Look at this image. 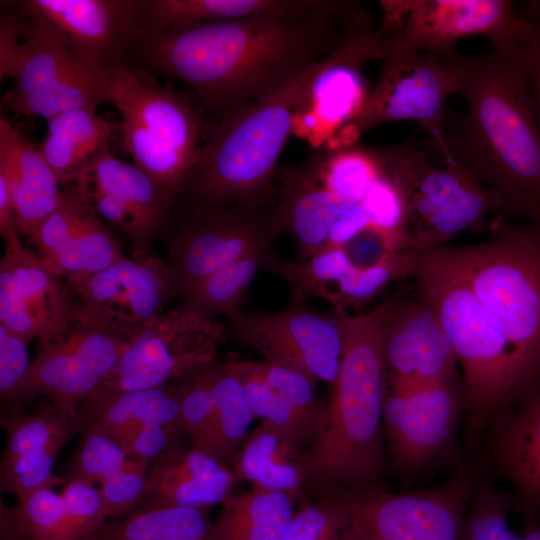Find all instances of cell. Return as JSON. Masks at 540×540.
I'll return each instance as SVG.
<instances>
[{"label":"cell","instance_id":"cell-1","mask_svg":"<svg viewBox=\"0 0 540 540\" xmlns=\"http://www.w3.org/2000/svg\"><path fill=\"white\" fill-rule=\"evenodd\" d=\"M358 1L301 0L292 9L165 30L139 29L128 62L191 86L220 118L276 92L315 63L372 33Z\"/></svg>","mask_w":540,"mask_h":540},{"label":"cell","instance_id":"cell-2","mask_svg":"<svg viewBox=\"0 0 540 540\" xmlns=\"http://www.w3.org/2000/svg\"><path fill=\"white\" fill-rule=\"evenodd\" d=\"M467 112L448 109L425 148L467 168L491 191L504 216L540 224V129L529 77L515 51L450 53Z\"/></svg>","mask_w":540,"mask_h":540},{"label":"cell","instance_id":"cell-3","mask_svg":"<svg viewBox=\"0 0 540 540\" xmlns=\"http://www.w3.org/2000/svg\"><path fill=\"white\" fill-rule=\"evenodd\" d=\"M382 56L383 35L375 30L271 95L223 115L207 130L183 192L193 202L270 203L280 153L319 82L338 67Z\"/></svg>","mask_w":540,"mask_h":540},{"label":"cell","instance_id":"cell-4","mask_svg":"<svg viewBox=\"0 0 540 540\" xmlns=\"http://www.w3.org/2000/svg\"><path fill=\"white\" fill-rule=\"evenodd\" d=\"M403 294L397 291L368 311L345 314L332 396L306 454L309 479L355 488L371 486L381 476L388 391L384 336Z\"/></svg>","mask_w":540,"mask_h":540},{"label":"cell","instance_id":"cell-5","mask_svg":"<svg viewBox=\"0 0 540 540\" xmlns=\"http://www.w3.org/2000/svg\"><path fill=\"white\" fill-rule=\"evenodd\" d=\"M411 279L456 351L470 433L477 434L528 398L512 350L496 318L442 246L420 249Z\"/></svg>","mask_w":540,"mask_h":540},{"label":"cell","instance_id":"cell-6","mask_svg":"<svg viewBox=\"0 0 540 540\" xmlns=\"http://www.w3.org/2000/svg\"><path fill=\"white\" fill-rule=\"evenodd\" d=\"M489 240L442 249L496 318L528 397L540 390V224L498 217Z\"/></svg>","mask_w":540,"mask_h":540},{"label":"cell","instance_id":"cell-7","mask_svg":"<svg viewBox=\"0 0 540 540\" xmlns=\"http://www.w3.org/2000/svg\"><path fill=\"white\" fill-rule=\"evenodd\" d=\"M105 102L121 114V143L135 165L173 200L205 141L202 108L128 61L99 74Z\"/></svg>","mask_w":540,"mask_h":540},{"label":"cell","instance_id":"cell-8","mask_svg":"<svg viewBox=\"0 0 540 540\" xmlns=\"http://www.w3.org/2000/svg\"><path fill=\"white\" fill-rule=\"evenodd\" d=\"M383 170L382 147L358 144L330 146L300 164L277 168L273 216L279 234L295 241V261L323 249L334 224L363 202Z\"/></svg>","mask_w":540,"mask_h":540},{"label":"cell","instance_id":"cell-9","mask_svg":"<svg viewBox=\"0 0 540 540\" xmlns=\"http://www.w3.org/2000/svg\"><path fill=\"white\" fill-rule=\"evenodd\" d=\"M388 173L404 198L408 232L417 248L443 246L457 234L487 229L485 218L501 206L467 168L444 154L437 165L412 144L383 147Z\"/></svg>","mask_w":540,"mask_h":540},{"label":"cell","instance_id":"cell-10","mask_svg":"<svg viewBox=\"0 0 540 540\" xmlns=\"http://www.w3.org/2000/svg\"><path fill=\"white\" fill-rule=\"evenodd\" d=\"M279 236L270 203L194 202L169 240L168 266L183 298L208 277Z\"/></svg>","mask_w":540,"mask_h":540},{"label":"cell","instance_id":"cell-11","mask_svg":"<svg viewBox=\"0 0 540 540\" xmlns=\"http://www.w3.org/2000/svg\"><path fill=\"white\" fill-rule=\"evenodd\" d=\"M386 47L444 55L466 37L484 36L493 49L517 50L530 26L510 0L378 1Z\"/></svg>","mask_w":540,"mask_h":540},{"label":"cell","instance_id":"cell-12","mask_svg":"<svg viewBox=\"0 0 540 540\" xmlns=\"http://www.w3.org/2000/svg\"><path fill=\"white\" fill-rule=\"evenodd\" d=\"M381 61L375 86L337 130V145L357 144L356 140L367 130L399 120L417 123L430 137L441 133L448 112L447 98L457 93L450 53L421 55L385 44Z\"/></svg>","mask_w":540,"mask_h":540},{"label":"cell","instance_id":"cell-13","mask_svg":"<svg viewBox=\"0 0 540 540\" xmlns=\"http://www.w3.org/2000/svg\"><path fill=\"white\" fill-rule=\"evenodd\" d=\"M478 485L470 471L407 493L375 486L349 489L339 501L349 525L365 540H460L462 521Z\"/></svg>","mask_w":540,"mask_h":540},{"label":"cell","instance_id":"cell-14","mask_svg":"<svg viewBox=\"0 0 540 540\" xmlns=\"http://www.w3.org/2000/svg\"><path fill=\"white\" fill-rule=\"evenodd\" d=\"M224 324L183 304L163 312L126 344L100 389L132 391L166 385L216 360Z\"/></svg>","mask_w":540,"mask_h":540},{"label":"cell","instance_id":"cell-15","mask_svg":"<svg viewBox=\"0 0 540 540\" xmlns=\"http://www.w3.org/2000/svg\"><path fill=\"white\" fill-rule=\"evenodd\" d=\"M78 317L127 340L163 313L177 292L168 263L151 249L133 251L94 274L66 280Z\"/></svg>","mask_w":540,"mask_h":540},{"label":"cell","instance_id":"cell-16","mask_svg":"<svg viewBox=\"0 0 540 540\" xmlns=\"http://www.w3.org/2000/svg\"><path fill=\"white\" fill-rule=\"evenodd\" d=\"M347 311H319L305 305L266 313L242 312L231 319L234 335L269 363L333 385L343 345Z\"/></svg>","mask_w":540,"mask_h":540},{"label":"cell","instance_id":"cell-17","mask_svg":"<svg viewBox=\"0 0 540 540\" xmlns=\"http://www.w3.org/2000/svg\"><path fill=\"white\" fill-rule=\"evenodd\" d=\"M0 261V325L27 343L40 347L61 338L78 315L77 302L66 281L38 253L25 248L19 231L4 238Z\"/></svg>","mask_w":540,"mask_h":540},{"label":"cell","instance_id":"cell-18","mask_svg":"<svg viewBox=\"0 0 540 540\" xmlns=\"http://www.w3.org/2000/svg\"><path fill=\"white\" fill-rule=\"evenodd\" d=\"M127 342L122 335L77 316L68 331L40 347L31 362L27 379L29 400L45 395L62 408L78 409L103 386Z\"/></svg>","mask_w":540,"mask_h":540},{"label":"cell","instance_id":"cell-19","mask_svg":"<svg viewBox=\"0 0 540 540\" xmlns=\"http://www.w3.org/2000/svg\"><path fill=\"white\" fill-rule=\"evenodd\" d=\"M463 406V384L458 380L387 391L383 427L394 465L415 474L444 455L454 443Z\"/></svg>","mask_w":540,"mask_h":540},{"label":"cell","instance_id":"cell-20","mask_svg":"<svg viewBox=\"0 0 540 540\" xmlns=\"http://www.w3.org/2000/svg\"><path fill=\"white\" fill-rule=\"evenodd\" d=\"M19 5L51 25L77 59L99 75L128 61L147 0H25Z\"/></svg>","mask_w":540,"mask_h":540},{"label":"cell","instance_id":"cell-21","mask_svg":"<svg viewBox=\"0 0 540 540\" xmlns=\"http://www.w3.org/2000/svg\"><path fill=\"white\" fill-rule=\"evenodd\" d=\"M88 186L89 173L64 186L55 209L29 239L45 264L66 280L99 272L125 256L97 214Z\"/></svg>","mask_w":540,"mask_h":540},{"label":"cell","instance_id":"cell-22","mask_svg":"<svg viewBox=\"0 0 540 540\" xmlns=\"http://www.w3.org/2000/svg\"><path fill=\"white\" fill-rule=\"evenodd\" d=\"M384 358L389 392H407L457 379L456 351L426 301L401 297L386 326Z\"/></svg>","mask_w":540,"mask_h":540},{"label":"cell","instance_id":"cell-23","mask_svg":"<svg viewBox=\"0 0 540 540\" xmlns=\"http://www.w3.org/2000/svg\"><path fill=\"white\" fill-rule=\"evenodd\" d=\"M88 191L97 214L133 251L151 249L174 201L138 166L114 156L108 144L90 162Z\"/></svg>","mask_w":540,"mask_h":540},{"label":"cell","instance_id":"cell-24","mask_svg":"<svg viewBox=\"0 0 540 540\" xmlns=\"http://www.w3.org/2000/svg\"><path fill=\"white\" fill-rule=\"evenodd\" d=\"M7 441L0 463L1 489L17 497L36 489L66 483L53 473L58 452L81 431L78 409L62 408L53 402L32 414L1 417Z\"/></svg>","mask_w":540,"mask_h":540},{"label":"cell","instance_id":"cell-25","mask_svg":"<svg viewBox=\"0 0 540 540\" xmlns=\"http://www.w3.org/2000/svg\"><path fill=\"white\" fill-rule=\"evenodd\" d=\"M488 456L510 483L514 507L540 521V390L488 426Z\"/></svg>","mask_w":540,"mask_h":540},{"label":"cell","instance_id":"cell-26","mask_svg":"<svg viewBox=\"0 0 540 540\" xmlns=\"http://www.w3.org/2000/svg\"><path fill=\"white\" fill-rule=\"evenodd\" d=\"M237 478L231 468L204 451L174 449L153 463L141 503L143 508L204 509L222 503Z\"/></svg>","mask_w":540,"mask_h":540},{"label":"cell","instance_id":"cell-27","mask_svg":"<svg viewBox=\"0 0 540 540\" xmlns=\"http://www.w3.org/2000/svg\"><path fill=\"white\" fill-rule=\"evenodd\" d=\"M0 178L10 193L19 233L30 239L55 209L60 184L38 148L3 116Z\"/></svg>","mask_w":540,"mask_h":540},{"label":"cell","instance_id":"cell-28","mask_svg":"<svg viewBox=\"0 0 540 540\" xmlns=\"http://www.w3.org/2000/svg\"><path fill=\"white\" fill-rule=\"evenodd\" d=\"M84 71L91 70L77 59L64 38L45 20L22 9L19 45L0 68L1 80H15L8 92L17 96L35 93Z\"/></svg>","mask_w":540,"mask_h":540},{"label":"cell","instance_id":"cell-29","mask_svg":"<svg viewBox=\"0 0 540 540\" xmlns=\"http://www.w3.org/2000/svg\"><path fill=\"white\" fill-rule=\"evenodd\" d=\"M302 442L285 430L262 421L247 433L235 465L237 477L255 488L294 496L309 479Z\"/></svg>","mask_w":540,"mask_h":540},{"label":"cell","instance_id":"cell-30","mask_svg":"<svg viewBox=\"0 0 540 540\" xmlns=\"http://www.w3.org/2000/svg\"><path fill=\"white\" fill-rule=\"evenodd\" d=\"M47 123L39 153L60 185L75 184L89 173L92 158L108 144L113 127L96 109L85 107L59 114Z\"/></svg>","mask_w":540,"mask_h":540},{"label":"cell","instance_id":"cell-31","mask_svg":"<svg viewBox=\"0 0 540 540\" xmlns=\"http://www.w3.org/2000/svg\"><path fill=\"white\" fill-rule=\"evenodd\" d=\"M179 403L174 382L132 391L99 389L78 407L83 426L105 431L138 424H159L178 429ZM179 430V429H178Z\"/></svg>","mask_w":540,"mask_h":540},{"label":"cell","instance_id":"cell-32","mask_svg":"<svg viewBox=\"0 0 540 540\" xmlns=\"http://www.w3.org/2000/svg\"><path fill=\"white\" fill-rule=\"evenodd\" d=\"M292 498L255 487L229 495L210 524L209 540H282L294 515Z\"/></svg>","mask_w":540,"mask_h":540},{"label":"cell","instance_id":"cell-33","mask_svg":"<svg viewBox=\"0 0 540 540\" xmlns=\"http://www.w3.org/2000/svg\"><path fill=\"white\" fill-rule=\"evenodd\" d=\"M214 396L211 421L192 446L234 471L239 450L255 416L243 383L229 361H215Z\"/></svg>","mask_w":540,"mask_h":540},{"label":"cell","instance_id":"cell-34","mask_svg":"<svg viewBox=\"0 0 540 540\" xmlns=\"http://www.w3.org/2000/svg\"><path fill=\"white\" fill-rule=\"evenodd\" d=\"M277 260L272 248L244 256L200 283L181 298V304L211 318L223 315L231 320L244 312L245 299L257 273L271 270Z\"/></svg>","mask_w":540,"mask_h":540},{"label":"cell","instance_id":"cell-35","mask_svg":"<svg viewBox=\"0 0 540 540\" xmlns=\"http://www.w3.org/2000/svg\"><path fill=\"white\" fill-rule=\"evenodd\" d=\"M301 0H147L141 29L165 30L292 9Z\"/></svg>","mask_w":540,"mask_h":540},{"label":"cell","instance_id":"cell-36","mask_svg":"<svg viewBox=\"0 0 540 540\" xmlns=\"http://www.w3.org/2000/svg\"><path fill=\"white\" fill-rule=\"evenodd\" d=\"M209 528L203 509L167 506L142 508L99 533L108 540H209Z\"/></svg>","mask_w":540,"mask_h":540},{"label":"cell","instance_id":"cell-37","mask_svg":"<svg viewBox=\"0 0 540 540\" xmlns=\"http://www.w3.org/2000/svg\"><path fill=\"white\" fill-rule=\"evenodd\" d=\"M9 508L1 503L2 540H68L63 496L54 488H40L17 497Z\"/></svg>","mask_w":540,"mask_h":540},{"label":"cell","instance_id":"cell-38","mask_svg":"<svg viewBox=\"0 0 540 540\" xmlns=\"http://www.w3.org/2000/svg\"><path fill=\"white\" fill-rule=\"evenodd\" d=\"M5 107L18 114L49 120L77 108H93L105 102L99 75L84 71L53 86L27 95L5 93Z\"/></svg>","mask_w":540,"mask_h":540},{"label":"cell","instance_id":"cell-39","mask_svg":"<svg viewBox=\"0 0 540 540\" xmlns=\"http://www.w3.org/2000/svg\"><path fill=\"white\" fill-rule=\"evenodd\" d=\"M80 432L77 448L64 470V479H80L100 485L119 471L129 457L107 431L87 425Z\"/></svg>","mask_w":540,"mask_h":540},{"label":"cell","instance_id":"cell-40","mask_svg":"<svg viewBox=\"0 0 540 540\" xmlns=\"http://www.w3.org/2000/svg\"><path fill=\"white\" fill-rule=\"evenodd\" d=\"M229 362L243 383L255 418L285 430L302 443L314 436V429L284 397L257 376L246 361Z\"/></svg>","mask_w":540,"mask_h":540},{"label":"cell","instance_id":"cell-41","mask_svg":"<svg viewBox=\"0 0 540 540\" xmlns=\"http://www.w3.org/2000/svg\"><path fill=\"white\" fill-rule=\"evenodd\" d=\"M512 507L511 494L489 485L478 486L465 512L460 540H523L508 527Z\"/></svg>","mask_w":540,"mask_h":540},{"label":"cell","instance_id":"cell-42","mask_svg":"<svg viewBox=\"0 0 540 540\" xmlns=\"http://www.w3.org/2000/svg\"><path fill=\"white\" fill-rule=\"evenodd\" d=\"M215 361L173 381L179 403L178 429L182 436L190 438L192 444L206 430L214 412Z\"/></svg>","mask_w":540,"mask_h":540},{"label":"cell","instance_id":"cell-43","mask_svg":"<svg viewBox=\"0 0 540 540\" xmlns=\"http://www.w3.org/2000/svg\"><path fill=\"white\" fill-rule=\"evenodd\" d=\"M248 367L276 390L316 431L324 407L315 393L316 381L297 370L267 361H246ZM315 434V433H314Z\"/></svg>","mask_w":540,"mask_h":540},{"label":"cell","instance_id":"cell-44","mask_svg":"<svg viewBox=\"0 0 540 540\" xmlns=\"http://www.w3.org/2000/svg\"><path fill=\"white\" fill-rule=\"evenodd\" d=\"M62 496L66 507L67 539L80 540L99 532L108 517L99 487L80 479H68Z\"/></svg>","mask_w":540,"mask_h":540},{"label":"cell","instance_id":"cell-45","mask_svg":"<svg viewBox=\"0 0 540 540\" xmlns=\"http://www.w3.org/2000/svg\"><path fill=\"white\" fill-rule=\"evenodd\" d=\"M27 342L0 325V396L12 407L27 402V379L31 362Z\"/></svg>","mask_w":540,"mask_h":540},{"label":"cell","instance_id":"cell-46","mask_svg":"<svg viewBox=\"0 0 540 540\" xmlns=\"http://www.w3.org/2000/svg\"><path fill=\"white\" fill-rule=\"evenodd\" d=\"M348 526V512L339 500L306 505L294 513L282 540H339Z\"/></svg>","mask_w":540,"mask_h":540},{"label":"cell","instance_id":"cell-47","mask_svg":"<svg viewBox=\"0 0 540 540\" xmlns=\"http://www.w3.org/2000/svg\"><path fill=\"white\" fill-rule=\"evenodd\" d=\"M123 447L129 459L149 464L177 449L175 441L182 436L174 426L138 424L107 431Z\"/></svg>","mask_w":540,"mask_h":540},{"label":"cell","instance_id":"cell-48","mask_svg":"<svg viewBox=\"0 0 540 540\" xmlns=\"http://www.w3.org/2000/svg\"><path fill=\"white\" fill-rule=\"evenodd\" d=\"M148 464L129 459L100 485L108 517L117 516L141 503L148 478Z\"/></svg>","mask_w":540,"mask_h":540},{"label":"cell","instance_id":"cell-49","mask_svg":"<svg viewBox=\"0 0 540 540\" xmlns=\"http://www.w3.org/2000/svg\"><path fill=\"white\" fill-rule=\"evenodd\" d=\"M342 248L350 263L358 269L376 266L395 252L383 237L371 228L360 232Z\"/></svg>","mask_w":540,"mask_h":540},{"label":"cell","instance_id":"cell-50","mask_svg":"<svg viewBox=\"0 0 540 540\" xmlns=\"http://www.w3.org/2000/svg\"><path fill=\"white\" fill-rule=\"evenodd\" d=\"M532 86L540 129V34L530 27L528 36L516 50Z\"/></svg>","mask_w":540,"mask_h":540},{"label":"cell","instance_id":"cell-51","mask_svg":"<svg viewBox=\"0 0 540 540\" xmlns=\"http://www.w3.org/2000/svg\"><path fill=\"white\" fill-rule=\"evenodd\" d=\"M13 231H19L15 212L8 188L2 178H0V233L2 238Z\"/></svg>","mask_w":540,"mask_h":540},{"label":"cell","instance_id":"cell-52","mask_svg":"<svg viewBox=\"0 0 540 540\" xmlns=\"http://www.w3.org/2000/svg\"><path fill=\"white\" fill-rule=\"evenodd\" d=\"M520 16L534 31L540 34V0L527 1Z\"/></svg>","mask_w":540,"mask_h":540},{"label":"cell","instance_id":"cell-53","mask_svg":"<svg viewBox=\"0 0 540 540\" xmlns=\"http://www.w3.org/2000/svg\"><path fill=\"white\" fill-rule=\"evenodd\" d=\"M520 535L523 540H540V521L525 519Z\"/></svg>","mask_w":540,"mask_h":540},{"label":"cell","instance_id":"cell-54","mask_svg":"<svg viewBox=\"0 0 540 540\" xmlns=\"http://www.w3.org/2000/svg\"><path fill=\"white\" fill-rule=\"evenodd\" d=\"M339 540H365V539L355 529H353L349 525L348 528L342 534V536L339 538Z\"/></svg>","mask_w":540,"mask_h":540},{"label":"cell","instance_id":"cell-55","mask_svg":"<svg viewBox=\"0 0 540 540\" xmlns=\"http://www.w3.org/2000/svg\"><path fill=\"white\" fill-rule=\"evenodd\" d=\"M80 540H108L103 535H101L99 532L89 535L87 537H84Z\"/></svg>","mask_w":540,"mask_h":540}]
</instances>
